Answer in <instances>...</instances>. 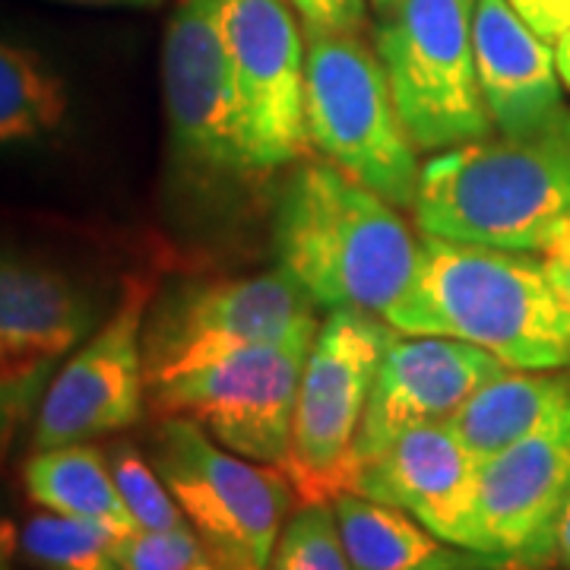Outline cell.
Returning <instances> with one entry per match:
<instances>
[{
  "label": "cell",
  "mask_w": 570,
  "mask_h": 570,
  "mask_svg": "<svg viewBox=\"0 0 570 570\" xmlns=\"http://www.w3.org/2000/svg\"><path fill=\"white\" fill-rule=\"evenodd\" d=\"M305 118L311 146L326 163L412 209L422 165L396 115L387 70L358 32L305 29Z\"/></svg>",
  "instance_id": "277c9868"
},
{
  "label": "cell",
  "mask_w": 570,
  "mask_h": 570,
  "mask_svg": "<svg viewBox=\"0 0 570 570\" xmlns=\"http://www.w3.org/2000/svg\"><path fill=\"white\" fill-rule=\"evenodd\" d=\"M504 371L510 367L501 358L463 340L393 330L367 396L365 419L346 472L355 463L381 453L412 428L450 422L466 406L472 393H479Z\"/></svg>",
  "instance_id": "9a60e30c"
},
{
  "label": "cell",
  "mask_w": 570,
  "mask_h": 570,
  "mask_svg": "<svg viewBox=\"0 0 570 570\" xmlns=\"http://www.w3.org/2000/svg\"><path fill=\"white\" fill-rule=\"evenodd\" d=\"M0 570H13V564H10V558H7L3 546H0Z\"/></svg>",
  "instance_id": "d6a6232c"
},
{
  "label": "cell",
  "mask_w": 570,
  "mask_h": 570,
  "mask_svg": "<svg viewBox=\"0 0 570 570\" xmlns=\"http://www.w3.org/2000/svg\"><path fill=\"white\" fill-rule=\"evenodd\" d=\"M554 570H570V498L558 523V539H554Z\"/></svg>",
  "instance_id": "f1b7e54d"
},
{
  "label": "cell",
  "mask_w": 570,
  "mask_h": 570,
  "mask_svg": "<svg viewBox=\"0 0 570 570\" xmlns=\"http://www.w3.org/2000/svg\"><path fill=\"white\" fill-rule=\"evenodd\" d=\"M390 3H393V0H374V7H377V10H384V7H390Z\"/></svg>",
  "instance_id": "e575fe53"
},
{
  "label": "cell",
  "mask_w": 570,
  "mask_h": 570,
  "mask_svg": "<svg viewBox=\"0 0 570 570\" xmlns=\"http://www.w3.org/2000/svg\"><path fill=\"white\" fill-rule=\"evenodd\" d=\"M570 498V419L479 463L463 546L510 570H554L558 523Z\"/></svg>",
  "instance_id": "4fadbf2b"
},
{
  "label": "cell",
  "mask_w": 570,
  "mask_h": 570,
  "mask_svg": "<svg viewBox=\"0 0 570 570\" xmlns=\"http://www.w3.org/2000/svg\"><path fill=\"white\" fill-rule=\"evenodd\" d=\"M554 63H558V73H561V82L570 89V29L554 41Z\"/></svg>",
  "instance_id": "4dcf8cb0"
},
{
  "label": "cell",
  "mask_w": 570,
  "mask_h": 570,
  "mask_svg": "<svg viewBox=\"0 0 570 570\" xmlns=\"http://www.w3.org/2000/svg\"><path fill=\"white\" fill-rule=\"evenodd\" d=\"M61 3H77V7H115V10H156L165 0H61Z\"/></svg>",
  "instance_id": "f546056e"
},
{
  "label": "cell",
  "mask_w": 570,
  "mask_h": 570,
  "mask_svg": "<svg viewBox=\"0 0 570 570\" xmlns=\"http://www.w3.org/2000/svg\"><path fill=\"white\" fill-rule=\"evenodd\" d=\"M22 482L29 498L51 513L99 523L121 539L137 532L108 456L89 441L36 450L22 469Z\"/></svg>",
  "instance_id": "ffe728a7"
},
{
  "label": "cell",
  "mask_w": 570,
  "mask_h": 570,
  "mask_svg": "<svg viewBox=\"0 0 570 570\" xmlns=\"http://www.w3.org/2000/svg\"><path fill=\"white\" fill-rule=\"evenodd\" d=\"M266 570H352L333 504L305 501L285 520Z\"/></svg>",
  "instance_id": "603a6c76"
},
{
  "label": "cell",
  "mask_w": 570,
  "mask_h": 570,
  "mask_svg": "<svg viewBox=\"0 0 570 570\" xmlns=\"http://www.w3.org/2000/svg\"><path fill=\"white\" fill-rule=\"evenodd\" d=\"M510 7L551 45L570 29V0H510Z\"/></svg>",
  "instance_id": "4316f807"
},
{
  "label": "cell",
  "mask_w": 570,
  "mask_h": 570,
  "mask_svg": "<svg viewBox=\"0 0 570 570\" xmlns=\"http://www.w3.org/2000/svg\"><path fill=\"white\" fill-rule=\"evenodd\" d=\"M127 570H223L216 554L194 530H137L121 542Z\"/></svg>",
  "instance_id": "d4e9b609"
},
{
  "label": "cell",
  "mask_w": 570,
  "mask_h": 570,
  "mask_svg": "<svg viewBox=\"0 0 570 570\" xmlns=\"http://www.w3.org/2000/svg\"><path fill=\"white\" fill-rule=\"evenodd\" d=\"M223 570H264V568H250V564H235V568H223Z\"/></svg>",
  "instance_id": "836d02e7"
},
{
  "label": "cell",
  "mask_w": 570,
  "mask_h": 570,
  "mask_svg": "<svg viewBox=\"0 0 570 570\" xmlns=\"http://www.w3.org/2000/svg\"><path fill=\"white\" fill-rule=\"evenodd\" d=\"M317 305L285 269L184 283L149 305L142 330L146 384L245 346L321 324Z\"/></svg>",
  "instance_id": "30bf717a"
},
{
  "label": "cell",
  "mask_w": 570,
  "mask_h": 570,
  "mask_svg": "<svg viewBox=\"0 0 570 570\" xmlns=\"http://www.w3.org/2000/svg\"><path fill=\"white\" fill-rule=\"evenodd\" d=\"M108 463H111L118 491H121L124 504L130 510L137 530H190L184 510L178 508V501L171 498V491H168L165 479L159 475V469L153 466L134 444H127V441L115 444L111 453H108Z\"/></svg>",
  "instance_id": "cb8c5ba5"
},
{
  "label": "cell",
  "mask_w": 570,
  "mask_h": 570,
  "mask_svg": "<svg viewBox=\"0 0 570 570\" xmlns=\"http://www.w3.org/2000/svg\"><path fill=\"white\" fill-rule=\"evenodd\" d=\"M412 216L428 238L542 254L570 219V108L523 137H485L428 159Z\"/></svg>",
  "instance_id": "3957f363"
},
{
  "label": "cell",
  "mask_w": 570,
  "mask_h": 570,
  "mask_svg": "<svg viewBox=\"0 0 570 570\" xmlns=\"http://www.w3.org/2000/svg\"><path fill=\"white\" fill-rule=\"evenodd\" d=\"M96 326L92 298L70 276L0 254V409L17 425Z\"/></svg>",
  "instance_id": "5bb4252c"
},
{
  "label": "cell",
  "mask_w": 570,
  "mask_h": 570,
  "mask_svg": "<svg viewBox=\"0 0 570 570\" xmlns=\"http://www.w3.org/2000/svg\"><path fill=\"white\" fill-rule=\"evenodd\" d=\"M317 326L245 346L146 384L159 415H184L223 448L266 466H288L298 384Z\"/></svg>",
  "instance_id": "52a82bcc"
},
{
  "label": "cell",
  "mask_w": 570,
  "mask_h": 570,
  "mask_svg": "<svg viewBox=\"0 0 570 570\" xmlns=\"http://www.w3.org/2000/svg\"><path fill=\"white\" fill-rule=\"evenodd\" d=\"M475 0H393L381 10L374 51L415 149L444 153L491 137L472 51Z\"/></svg>",
  "instance_id": "5b68a950"
},
{
  "label": "cell",
  "mask_w": 570,
  "mask_h": 570,
  "mask_svg": "<svg viewBox=\"0 0 570 570\" xmlns=\"http://www.w3.org/2000/svg\"><path fill=\"white\" fill-rule=\"evenodd\" d=\"M305 29L358 32L365 22V0H288Z\"/></svg>",
  "instance_id": "484cf974"
},
{
  "label": "cell",
  "mask_w": 570,
  "mask_h": 570,
  "mask_svg": "<svg viewBox=\"0 0 570 570\" xmlns=\"http://www.w3.org/2000/svg\"><path fill=\"white\" fill-rule=\"evenodd\" d=\"M352 570H510L501 558L453 546L406 510L343 491L333 501Z\"/></svg>",
  "instance_id": "ac0fdd59"
},
{
  "label": "cell",
  "mask_w": 570,
  "mask_h": 570,
  "mask_svg": "<svg viewBox=\"0 0 570 570\" xmlns=\"http://www.w3.org/2000/svg\"><path fill=\"white\" fill-rule=\"evenodd\" d=\"M153 285L127 279L111 314L67 355L36 409L32 448L86 444L137 425L146 409L142 330Z\"/></svg>",
  "instance_id": "8fae6325"
},
{
  "label": "cell",
  "mask_w": 570,
  "mask_h": 570,
  "mask_svg": "<svg viewBox=\"0 0 570 570\" xmlns=\"http://www.w3.org/2000/svg\"><path fill=\"white\" fill-rule=\"evenodd\" d=\"M121 542L99 523L51 510L26 520L17 532L20 554L39 570H127Z\"/></svg>",
  "instance_id": "7402d4cb"
},
{
  "label": "cell",
  "mask_w": 570,
  "mask_h": 570,
  "mask_svg": "<svg viewBox=\"0 0 570 570\" xmlns=\"http://www.w3.org/2000/svg\"><path fill=\"white\" fill-rule=\"evenodd\" d=\"M387 321L403 333L472 343L510 371L570 367V302L527 250L425 235L415 279Z\"/></svg>",
  "instance_id": "7a4b0ae2"
},
{
  "label": "cell",
  "mask_w": 570,
  "mask_h": 570,
  "mask_svg": "<svg viewBox=\"0 0 570 570\" xmlns=\"http://www.w3.org/2000/svg\"><path fill=\"white\" fill-rule=\"evenodd\" d=\"M163 96L171 163L187 181L261 178L247 156L223 0H181L163 41Z\"/></svg>",
  "instance_id": "ba28073f"
},
{
  "label": "cell",
  "mask_w": 570,
  "mask_h": 570,
  "mask_svg": "<svg viewBox=\"0 0 570 570\" xmlns=\"http://www.w3.org/2000/svg\"><path fill=\"white\" fill-rule=\"evenodd\" d=\"M390 336L393 330L377 314L352 307L330 311L317 326L298 384L285 466L305 501H333L340 494Z\"/></svg>",
  "instance_id": "9c48e42d"
},
{
  "label": "cell",
  "mask_w": 570,
  "mask_h": 570,
  "mask_svg": "<svg viewBox=\"0 0 570 570\" xmlns=\"http://www.w3.org/2000/svg\"><path fill=\"white\" fill-rule=\"evenodd\" d=\"M542 257L554 288L570 302V219L551 235L549 245L542 247Z\"/></svg>",
  "instance_id": "83f0119b"
},
{
  "label": "cell",
  "mask_w": 570,
  "mask_h": 570,
  "mask_svg": "<svg viewBox=\"0 0 570 570\" xmlns=\"http://www.w3.org/2000/svg\"><path fill=\"white\" fill-rule=\"evenodd\" d=\"M273 250L317 307L387 317L415 279L422 242L377 190L326 159H302L273 209Z\"/></svg>",
  "instance_id": "6da1fadb"
},
{
  "label": "cell",
  "mask_w": 570,
  "mask_h": 570,
  "mask_svg": "<svg viewBox=\"0 0 570 570\" xmlns=\"http://www.w3.org/2000/svg\"><path fill=\"white\" fill-rule=\"evenodd\" d=\"M70 118V89L39 51L0 36V153L55 140Z\"/></svg>",
  "instance_id": "44dd1931"
},
{
  "label": "cell",
  "mask_w": 570,
  "mask_h": 570,
  "mask_svg": "<svg viewBox=\"0 0 570 570\" xmlns=\"http://www.w3.org/2000/svg\"><path fill=\"white\" fill-rule=\"evenodd\" d=\"M153 466L223 568L266 570L298 494L285 469L223 448L184 415H163L153 434Z\"/></svg>",
  "instance_id": "8992f818"
},
{
  "label": "cell",
  "mask_w": 570,
  "mask_h": 570,
  "mask_svg": "<svg viewBox=\"0 0 570 570\" xmlns=\"http://www.w3.org/2000/svg\"><path fill=\"white\" fill-rule=\"evenodd\" d=\"M247 156L264 178L305 159V39L288 0H223Z\"/></svg>",
  "instance_id": "7c38bea8"
},
{
  "label": "cell",
  "mask_w": 570,
  "mask_h": 570,
  "mask_svg": "<svg viewBox=\"0 0 570 570\" xmlns=\"http://www.w3.org/2000/svg\"><path fill=\"white\" fill-rule=\"evenodd\" d=\"M479 460L450 422L412 428L393 444L348 469L343 491L406 510L453 546L466 539Z\"/></svg>",
  "instance_id": "2e32d148"
},
{
  "label": "cell",
  "mask_w": 570,
  "mask_h": 570,
  "mask_svg": "<svg viewBox=\"0 0 570 570\" xmlns=\"http://www.w3.org/2000/svg\"><path fill=\"white\" fill-rule=\"evenodd\" d=\"M13 431H17V422L0 409V453H3V448L10 444V438H13Z\"/></svg>",
  "instance_id": "1f68e13d"
},
{
  "label": "cell",
  "mask_w": 570,
  "mask_h": 570,
  "mask_svg": "<svg viewBox=\"0 0 570 570\" xmlns=\"http://www.w3.org/2000/svg\"><path fill=\"white\" fill-rule=\"evenodd\" d=\"M564 419H570V367L504 371L469 396L450 428L482 463Z\"/></svg>",
  "instance_id": "d6986e66"
},
{
  "label": "cell",
  "mask_w": 570,
  "mask_h": 570,
  "mask_svg": "<svg viewBox=\"0 0 570 570\" xmlns=\"http://www.w3.org/2000/svg\"><path fill=\"white\" fill-rule=\"evenodd\" d=\"M472 51L498 134L523 137L568 108L561 99L554 45L535 36L510 0H475Z\"/></svg>",
  "instance_id": "e0dca14e"
}]
</instances>
